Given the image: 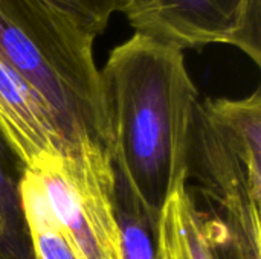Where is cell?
<instances>
[{
  "label": "cell",
  "instance_id": "6da1fadb",
  "mask_svg": "<svg viewBox=\"0 0 261 259\" xmlns=\"http://www.w3.org/2000/svg\"><path fill=\"white\" fill-rule=\"evenodd\" d=\"M101 73L113 174L148 217L188 180V154L199 92L184 52L136 34L110 50Z\"/></svg>",
  "mask_w": 261,
  "mask_h": 259
},
{
  "label": "cell",
  "instance_id": "7a4b0ae2",
  "mask_svg": "<svg viewBox=\"0 0 261 259\" xmlns=\"http://www.w3.org/2000/svg\"><path fill=\"white\" fill-rule=\"evenodd\" d=\"M93 41L72 17L41 0H0V60L47 104L72 151H106Z\"/></svg>",
  "mask_w": 261,
  "mask_h": 259
},
{
  "label": "cell",
  "instance_id": "3957f363",
  "mask_svg": "<svg viewBox=\"0 0 261 259\" xmlns=\"http://www.w3.org/2000/svg\"><path fill=\"white\" fill-rule=\"evenodd\" d=\"M193 174L216 215L213 244L245 259H261V89L242 99L197 104L187 176Z\"/></svg>",
  "mask_w": 261,
  "mask_h": 259
},
{
  "label": "cell",
  "instance_id": "277c9868",
  "mask_svg": "<svg viewBox=\"0 0 261 259\" xmlns=\"http://www.w3.org/2000/svg\"><path fill=\"white\" fill-rule=\"evenodd\" d=\"M81 259H122L113 208V168L101 147L28 168Z\"/></svg>",
  "mask_w": 261,
  "mask_h": 259
},
{
  "label": "cell",
  "instance_id": "5b68a950",
  "mask_svg": "<svg viewBox=\"0 0 261 259\" xmlns=\"http://www.w3.org/2000/svg\"><path fill=\"white\" fill-rule=\"evenodd\" d=\"M118 9L136 34L182 52L228 44L261 66V0H119Z\"/></svg>",
  "mask_w": 261,
  "mask_h": 259
},
{
  "label": "cell",
  "instance_id": "8992f818",
  "mask_svg": "<svg viewBox=\"0 0 261 259\" xmlns=\"http://www.w3.org/2000/svg\"><path fill=\"white\" fill-rule=\"evenodd\" d=\"M0 133L24 168L73 154L47 104L0 60Z\"/></svg>",
  "mask_w": 261,
  "mask_h": 259
},
{
  "label": "cell",
  "instance_id": "52a82bcc",
  "mask_svg": "<svg viewBox=\"0 0 261 259\" xmlns=\"http://www.w3.org/2000/svg\"><path fill=\"white\" fill-rule=\"evenodd\" d=\"M158 259H217L206 217L190 195L187 179L177 183L161 209Z\"/></svg>",
  "mask_w": 261,
  "mask_h": 259
},
{
  "label": "cell",
  "instance_id": "ba28073f",
  "mask_svg": "<svg viewBox=\"0 0 261 259\" xmlns=\"http://www.w3.org/2000/svg\"><path fill=\"white\" fill-rule=\"evenodd\" d=\"M20 200L32 259H81L64 227L55 218L37 177L28 168L20 182Z\"/></svg>",
  "mask_w": 261,
  "mask_h": 259
},
{
  "label": "cell",
  "instance_id": "9c48e42d",
  "mask_svg": "<svg viewBox=\"0 0 261 259\" xmlns=\"http://www.w3.org/2000/svg\"><path fill=\"white\" fill-rule=\"evenodd\" d=\"M23 171L24 165L0 133V259H32L20 200Z\"/></svg>",
  "mask_w": 261,
  "mask_h": 259
},
{
  "label": "cell",
  "instance_id": "30bf717a",
  "mask_svg": "<svg viewBox=\"0 0 261 259\" xmlns=\"http://www.w3.org/2000/svg\"><path fill=\"white\" fill-rule=\"evenodd\" d=\"M113 208L122 259H158V223L113 174Z\"/></svg>",
  "mask_w": 261,
  "mask_h": 259
},
{
  "label": "cell",
  "instance_id": "8fae6325",
  "mask_svg": "<svg viewBox=\"0 0 261 259\" xmlns=\"http://www.w3.org/2000/svg\"><path fill=\"white\" fill-rule=\"evenodd\" d=\"M72 17L92 37L104 34L119 0H41Z\"/></svg>",
  "mask_w": 261,
  "mask_h": 259
}]
</instances>
